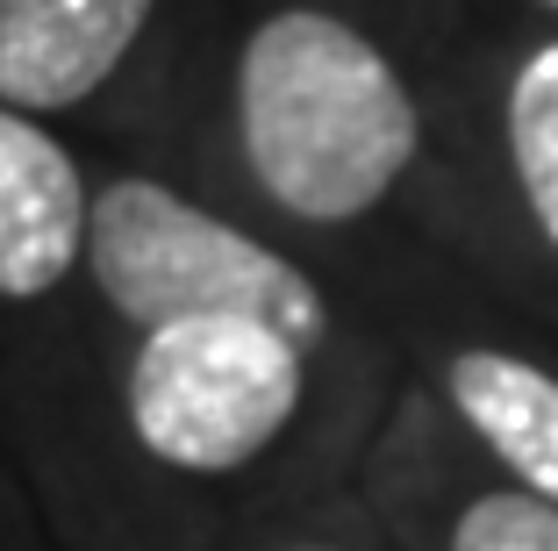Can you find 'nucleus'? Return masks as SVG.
I'll use <instances>...</instances> for the list:
<instances>
[{
    "mask_svg": "<svg viewBox=\"0 0 558 551\" xmlns=\"http://www.w3.org/2000/svg\"><path fill=\"white\" fill-rule=\"evenodd\" d=\"M236 115L258 187L301 223H351L379 208L423 136L387 50L323 8H287L251 29Z\"/></svg>",
    "mask_w": 558,
    "mask_h": 551,
    "instance_id": "f257e3e1",
    "label": "nucleus"
},
{
    "mask_svg": "<svg viewBox=\"0 0 558 551\" xmlns=\"http://www.w3.org/2000/svg\"><path fill=\"white\" fill-rule=\"evenodd\" d=\"M86 259H94V287L108 294V309L130 315L144 337L165 323H194V315H244V323L279 330L301 351L329 337L323 294L294 259L201 215L158 179L100 187Z\"/></svg>",
    "mask_w": 558,
    "mask_h": 551,
    "instance_id": "f03ea898",
    "label": "nucleus"
},
{
    "mask_svg": "<svg viewBox=\"0 0 558 551\" xmlns=\"http://www.w3.org/2000/svg\"><path fill=\"white\" fill-rule=\"evenodd\" d=\"M301 344L244 315H194L144 337L130 366V422L180 472H236L301 408Z\"/></svg>",
    "mask_w": 558,
    "mask_h": 551,
    "instance_id": "7ed1b4c3",
    "label": "nucleus"
},
{
    "mask_svg": "<svg viewBox=\"0 0 558 551\" xmlns=\"http://www.w3.org/2000/svg\"><path fill=\"white\" fill-rule=\"evenodd\" d=\"M86 229L94 208L65 144L0 108V301L50 294L86 251Z\"/></svg>",
    "mask_w": 558,
    "mask_h": 551,
    "instance_id": "20e7f679",
    "label": "nucleus"
},
{
    "mask_svg": "<svg viewBox=\"0 0 558 551\" xmlns=\"http://www.w3.org/2000/svg\"><path fill=\"white\" fill-rule=\"evenodd\" d=\"M158 0H0V100L72 108L130 58Z\"/></svg>",
    "mask_w": 558,
    "mask_h": 551,
    "instance_id": "39448f33",
    "label": "nucleus"
},
{
    "mask_svg": "<svg viewBox=\"0 0 558 551\" xmlns=\"http://www.w3.org/2000/svg\"><path fill=\"white\" fill-rule=\"evenodd\" d=\"M451 402L473 422V438L523 480V494L558 508V380L509 351H459Z\"/></svg>",
    "mask_w": 558,
    "mask_h": 551,
    "instance_id": "423d86ee",
    "label": "nucleus"
},
{
    "mask_svg": "<svg viewBox=\"0 0 558 551\" xmlns=\"http://www.w3.org/2000/svg\"><path fill=\"white\" fill-rule=\"evenodd\" d=\"M509 151L530 215L558 243V44H544L509 86Z\"/></svg>",
    "mask_w": 558,
    "mask_h": 551,
    "instance_id": "0eeeda50",
    "label": "nucleus"
},
{
    "mask_svg": "<svg viewBox=\"0 0 558 551\" xmlns=\"http://www.w3.org/2000/svg\"><path fill=\"white\" fill-rule=\"evenodd\" d=\"M451 551H558V508L537 494H480L451 530Z\"/></svg>",
    "mask_w": 558,
    "mask_h": 551,
    "instance_id": "6e6552de",
    "label": "nucleus"
},
{
    "mask_svg": "<svg viewBox=\"0 0 558 551\" xmlns=\"http://www.w3.org/2000/svg\"><path fill=\"white\" fill-rule=\"evenodd\" d=\"M301 551H329V544H301Z\"/></svg>",
    "mask_w": 558,
    "mask_h": 551,
    "instance_id": "1a4fd4ad",
    "label": "nucleus"
},
{
    "mask_svg": "<svg viewBox=\"0 0 558 551\" xmlns=\"http://www.w3.org/2000/svg\"><path fill=\"white\" fill-rule=\"evenodd\" d=\"M544 8H558V0H544Z\"/></svg>",
    "mask_w": 558,
    "mask_h": 551,
    "instance_id": "9d476101",
    "label": "nucleus"
}]
</instances>
